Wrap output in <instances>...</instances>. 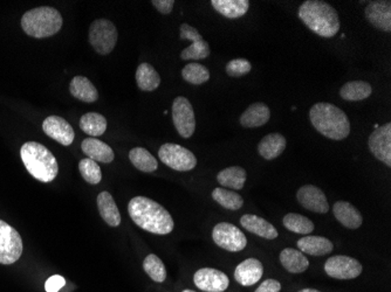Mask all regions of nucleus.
<instances>
[{"mask_svg":"<svg viewBox=\"0 0 391 292\" xmlns=\"http://www.w3.org/2000/svg\"><path fill=\"white\" fill-rule=\"evenodd\" d=\"M214 243L231 253H238L245 249L247 239L241 229L229 222H221L212 230Z\"/></svg>","mask_w":391,"mask_h":292,"instance_id":"1a4fd4ad","label":"nucleus"},{"mask_svg":"<svg viewBox=\"0 0 391 292\" xmlns=\"http://www.w3.org/2000/svg\"><path fill=\"white\" fill-rule=\"evenodd\" d=\"M297 199L304 208L314 213L326 214L329 210L328 200L322 191L313 185H304L299 188Z\"/></svg>","mask_w":391,"mask_h":292,"instance_id":"2eb2a0df","label":"nucleus"},{"mask_svg":"<svg viewBox=\"0 0 391 292\" xmlns=\"http://www.w3.org/2000/svg\"><path fill=\"white\" fill-rule=\"evenodd\" d=\"M372 94V88L366 81H350L342 86L340 89V96L344 101H362Z\"/></svg>","mask_w":391,"mask_h":292,"instance_id":"7c9ffc66","label":"nucleus"},{"mask_svg":"<svg viewBox=\"0 0 391 292\" xmlns=\"http://www.w3.org/2000/svg\"><path fill=\"white\" fill-rule=\"evenodd\" d=\"M212 197L219 205L230 210H241L244 205V199L241 195L234 191H227L225 188H214L212 191Z\"/></svg>","mask_w":391,"mask_h":292,"instance_id":"f704fd0d","label":"nucleus"},{"mask_svg":"<svg viewBox=\"0 0 391 292\" xmlns=\"http://www.w3.org/2000/svg\"><path fill=\"white\" fill-rule=\"evenodd\" d=\"M284 228L289 229L293 233L301 234V235H309L314 230V223L309 217L300 215V214L289 213L284 215Z\"/></svg>","mask_w":391,"mask_h":292,"instance_id":"72a5a7b5","label":"nucleus"},{"mask_svg":"<svg viewBox=\"0 0 391 292\" xmlns=\"http://www.w3.org/2000/svg\"><path fill=\"white\" fill-rule=\"evenodd\" d=\"M286 138L280 134H269L261 139L258 145V152L266 160L276 159L286 149Z\"/></svg>","mask_w":391,"mask_h":292,"instance_id":"393cba45","label":"nucleus"},{"mask_svg":"<svg viewBox=\"0 0 391 292\" xmlns=\"http://www.w3.org/2000/svg\"><path fill=\"white\" fill-rule=\"evenodd\" d=\"M80 127L85 134L99 137L107 130V119L98 112H88L80 119Z\"/></svg>","mask_w":391,"mask_h":292,"instance_id":"2f4dec72","label":"nucleus"},{"mask_svg":"<svg viewBox=\"0 0 391 292\" xmlns=\"http://www.w3.org/2000/svg\"><path fill=\"white\" fill-rule=\"evenodd\" d=\"M281 291V283L278 282L277 280H272V278H269V280H264L259 287H258L257 290L254 292H280Z\"/></svg>","mask_w":391,"mask_h":292,"instance_id":"a19ab883","label":"nucleus"},{"mask_svg":"<svg viewBox=\"0 0 391 292\" xmlns=\"http://www.w3.org/2000/svg\"><path fill=\"white\" fill-rule=\"evenodd\" d=\"M63 16L59 11L48 6L33 8L21 18L24 32L36 39L54 36L63 27Z\"/></svg>","mask_w":391,"mask_h":292,"instance_id":"39448f33","label":"nucleus"},{"mask_svg":"<svg viewBox=\"0 0 391 292\" xmlns=\"http://www.w3.org/2000/svg\"><path fill=\"white\" fill-rule=\"evenodd\" d=\"M298 16L307 27L322 38H333L340 31V19L332 5L321 0H306Z\"/></svg>","mask_w":391,"mask_h":292,"instance_id":"f03ea898","label":"nucleus"},{"mask_svg":"<svg viewBox=\"0 0 391 292\" xmlns=\"http://www.w3.org/2000/svg\"><path fill=\"white\" fill-rule=\"evenodd\" d=\"M43 130L48 137L60 143L61 145H71L76 134L71 124L59 116H49L43 123Z\"/></svg>","mask_w":391,"mask_h":292,"instance_id":"dca6fc26","label":"nucleus"},{"mask_svg":"<svg viewBox=\"0 0 391 292\" xmlns=\"http://www.w3.org/2000/svg\"><path fill=\"white\" fill-rule=\"evenodd\" d=\"M299 292H321L319 290H315V289H304V290H300Z\"/></svg>","mask_w":391,"mask_h":292,"instance_id":"37998d69","label":"nucleus"},{"mask_svg":"<svg viewBox=\"0 0 391 292\" xmlns=\"http://www.w3.org/2000/svg\"><path fill=\"white\" fill-rule=\"evenodd\" d=\"M264 273V267L257 258H247L243 260L234 270V280L243 287H251L261 280Z\"/></svg>","mask_w":391,"mask_h":292,"instance_id":"a211bd4d","label":"nucleus"},{"mask_svg":"<svg viewBox=\"0 0 391 292\" xmlns=\"http://www.w3.org/2000/svg\"><path fill=\"white\" fill-rule=\"evenodd\" d=\"M158 156L164 165L169 166L178 172L194 170L197 165V158L184 146L166 143L159 147Z\"/></svg>","mask_w":391,"mask_h":292,"instance_id":"0eeeda50","label":"nucleus"},{"mask_svg":"<svg viewBox=\"0 0 391 292\" xmlns=\"http://www.w3.org/2000/svg\"><path fill=\"white\" fill-rule=\"evenodd\" d=\"M151 4L157 8L158 12L162 14H170L174 8L175 1L174 0H153Z\"/></svg>","mask_w":391,"mask_h":292,"instance_id":"79ce46f5","label":"nucleus"},{"mask_svg":"<svg viewBox=\"0 0 391 292\" xmlns=\"http://www.w3.org/2000/svg\"><path fill=\"white\" fill-rule=\"evenodd\" d=\"M65 284H66V280L63 276L54 275L46 280L45 290L47 292H59L60 289H63Z\"/></svg>","mask_w":391,"mask_h":292,"instance_id":"ea45409f","label":"nucleus"},{"mask_svg":"<svg viewBox=\"0 0 391 292\" xmlns=\"http://www.w3.org/2000/svg\"><path fill=\"white\" fill-rule=\"evenodd\" d=\"M182 292H196V291H194V290H189V289H188V290H184V291Z\"/></svg>","mask_w":391,"mask_h":292,"instance_id":"c03bdc74","label":"nucleus"},{"mask_svg":"<svg viewBox=\"0 0 391 292\" xmlns=\"http://www.w3.org/2000/svg\"><path fill=\"white\" fill-rule=\"evenodd\" d=\"M98 208L100 215L104 222L111 227H118L121 223V214H120L118 205L115 202L114 197L109 192H101L98 195Z\"/></svg>","mask_w":391,"mask_h":292,"instance_id":"b1692460","label":"nucleus"},{"mask_svg":"<svg viewBox=\"0 0 391 292\" xmlns=\"http://www.w3.org/2000/svg\"><path fill=\"white\" fill-rule=\"evenodd\" d=\"M241 225L243 226V228L249 230V233L266 239V240H274L279 235L274 226L266 221L265 219L252 215V214L243 215L241 219Z\"/></svg>","mask_w":391,"mask_h":292,"instance_id":"6ab92c4d","label":"nucleus"},{"mask_svg":"<svg viewBox=\"0 0 391 292\" xmlns=\"http://www.w3.org/2000/svg\"><path fill=\"white\" fill-rule=\"evenodd\" d=\"M81 149H82L83 154L94 162L109 164L115 158L114 151L111 146L93 137L85 139L81 144Z\"/></svg>","mask_w":391,"mask_h":292,"instance_id":"aec40b11","label":"nucleus"},{"mask_svg":"<svg viewBox=\"0 0 391 292\" xmlns=\"http://www.w3.org/2000/svg\"><path fill=\"white\" fill-rule=\"evenodd\" d=\"M362 270L364 268L359 260L346 255L329 257L324 265L326 273L336 280H353L360 276Z\"/></svg>","mask_w":391,"mask_h":292,"instance_id":"9b49d317","label":"nucleus"},{"mask_svg":"<svg viewBox=\"0 0 391 292\" xmlns=\"http://www.w3.org/2000/svg\"><path fill=\"white\" fill-rule=\"evenodd\" d=\"M71 96L86 103H94L99 99V93L94 84L85 76H76L69 84Z\"/></svg>","mask_w":391,"mask_h":292,"instance_id":"a878e982","label":"nucleus"},{"mask_svg":"<svg viewBox=\"0 0 391 292\" xmlns=\"http://www.w3.org/2000/svg\"><path fill=\"white\" fill-rule=\"evenodd\" d=\"M172 121L178 134L183 138H190L196 130V117L192 104L189 99L178 96L172 103Z\"/></svg>","mask_w":391,"mask_h":292,"instance_id":"9d476101","label":"nucleus"},{"mask_svg":"<svg viewBox=\"0 0 391 292\" xmlns=\"http://www.w3.org/2000/svg\"><path fill=\"white\" fill-rule=\"evenodd\" d=\"M129 159H131V164L141 172L151 173L157 170V160L149 151L143 147H134L129 152Z\"/></svg>","mask_w":391,"mask_h":292,"instance_id":"473e14b6","label":"nucleus"},{"mask_svg":"<svg viewBox=\"0 0 391 292\" xmlns=\"http://www.w3.org/2000/svg\"><path fill=\"white\" fill-rule=\"evenodd\" d=\"M366 18L368 21L383 32L391 31V3L390 1H372L366 8Z\"/></svg>","mask_w":391,"mask_h":292,"instance_id":"f3484780","label":"nucleus"},{"mask_svg":"<svg viewBox=\"0 0 391 292\" xmlns=\"http://www.w3.org/2000/svg\"><path fill=\"white\" fill-rule=\"evenodd\" d=\"M137 87L143 91H154L161 84V76L150 64H139L136 71Z\"/></svg>","mask_w":391,"mask_h":292,"instance_id":"c756f323","label":"nucleus"},{"mask_svg":"<svg viewBox=\"0 0 391 292\" xmlns=\"http://www.w3.org/2000/svg\"><path fill=\"white\" fill-rule=\"evenodd\" d=\"M271 119V110L265 103H253L241 116V124L244 127H258L265 125Z\"/></svg>","mask_w":391,"mask_h":292,"instance_id":"5701e85b","label":"nucleus"},{"mask_svg":"<svg viewBox=\"0 0 391 292\" xmlns=\"http://www.w3.org/2000/svg\"><path fill=\"white\" fill-rule=\"evenodd\" d=\"M252 69V64L249 60L234 59L226 64L225 71L227 75L231 77H241L249 74Z\"/></svg>","mask_w":391,"mask_h":292,"instance_id":"58836bf2","label":"nucleus"},{"mask_svg":"<svg viewBox=\"0 0 391 292\" xmlns=\"http://www.w3.org/2000/svg\"><path fill=\"white\" fill-rule=\"evenodd\" d=\"M194 282L198 289L205 292H224L230 284L229 277L214 268L199 269L194 273Z\"/></svg>","mask_w":391,"mask_h":292,"instance_id":"4468645a","label":"nucleus"},{"mask_svg":"<svg viewBox=\"0 0 391 292\" xmlns=\"http://www.w3.org/2000/svg\"><path fill=\"white\" fill-rule=\"evenodd\" d=\"M211 5L219 14L229 19L245 16L249 8V0H212Z\"/></svg>","mask_w":391,"mask_h":292,"instance_id":"bb28decb","label":"nucleus"},{"mask_svg":"<svg viewBox=\"0 0 391 292\" xmlns=\"http://www.w3.org/2000/svg\"><path fill=\"white\" fill-rule=\"evenodd\" d=\"M80 173L85 182L91 185H98L102 180V172L99 164L89 158H85L79 162Z\"/></svg>","mask_w":391,"mask_h":292,"instance_id":"4c0bfd02","label":"nucleus"},{"mask_svg":"<svg viewBox=\"0 0 391 292\" xmlns=\"http://www.w3.org/2000/svg\"><path fill=\"white\" fill-rule=\"evenodd\" d=\"M298 247L301 253L307 254L311 256L321 257L332 253L334 245L332 241H329L327 237L324 236H307L301 237L298 241Z\"/></svg>","mask_w":391,"mask_h":292,"instance_id":"4be33fe9","label":"nucleus"},{"mask_svg":"<svg viewBox=\"0 0 391 292\" xmlns=\"http://www.w3.org/2000/svg\"><path fill=\"white\" fill-rule=\"evenodd\" d=\"M128 213L139 228L157 235H166L174 230L170 213L149 197H135L128 204Z\"/></svg>","mask_w":391,"mask_h":292,"instance_id":"f257e3e1","label":"nucleus"},{"mask_svg":"<svg viewBox=\"0 0 391 292\" xmlns=\"http://www.w3.org/2000/svg\"><path fill=\"white\" fill-rule=\"evenodd\" d=\"M20 156L28 173L38 182H51L56 178L59 165L54 154L46 146L36 142L25 143Z\"/></svg>","mask_w":391,"mask_h":292,"instance_id":"20e7f679","label":"nucleus"},{"mask_svg":"<svg viewBox=\"0 0 391 292\" xmlns=\"http://www.w3.org/2000/svg\"><path fill=\"white\" fill-rule=\"evenodd\" d=\"M334 217L337 219V221L346 228L357 229L360 228L364 217L361 215L359 210L356 207L347 202H337L334 204L333 207Z\"/></svg>","mask_w":391,"mask_h":292,"instance_id":"412c9836","label":"nucleus"},{"mask_svg":"<svg viewBox=\"0 0 391 292\" xmlns=\"http://www.w3.org/2000/svg\"><path fill=\"white\" fill-rule=\"evenodd\" d=\"M369 150L379 162H384L388 167L391 166V124L377 127L368 141Z\"/></svg>","mask_w":391,"mask_h":292,"instance_id":"ddd939ff","label":"nucleus"},{"mask_svg":"<svg viewBox=\"0 0 391 292\" xmlns=\"http://www.w3.org/2000/svg\"><path fill=\"white\" fill-rule=\"evenodd\" d=\"M217 182L224 188L243 190L246 182V171L241 166H231V167L221 170L218 173Z\"/></svg>","mask_w":391,"mask_h":292,"instance_id":"c85d7f7f","label":"nucleus"},{"mask_svg":"<svg viewBox=\"0 0 391 292\" xmlns=\"http://www.w3.org/2000/svg\"><path fill=\"white\" fill-rule=\"evenodd\" d=\"M313 127L333 141H342L350 134V122L340 108L331 103H316L309 110Z\"/></svg>","mask_w":391,"mask_h":292,"instance_id":"7ed1b4c3","label":"nucleus"},{"mask_svg":"<svg viewBox=\"0 0 391 292\" xmlns=\"http://www.w3.org/2000/svg\"><path fill=\"white\" fill-rule=\"evenodd\" d=\"M182 76L186 82L194 84V86H199V84H203V83L209 81L210 71L203 64L191 62L183 68Z\"/></svg>","mask_w":391,"mask_h":292,"instance_id":"e433bc0d","label":"nucleus"},{"mask_svg":"<svg viewBox=\"0 0 391 292\" xmlns=\"http://www.w3.org/2000/svg\"><path fill=\"white\" fill-rule=\"evenodd\" d=\"M181 39L189 40L192 44L189 47L184 48L181 53L182 60H203L210 56V46L208 41L203 39L201 33L196 28L188 24L181 25L179 27Z\"/></svg>","mask_w":391,"mask_h":292,"instance_id":"f8f14e48","label":"nucleus"},{"mask_svg":"<svg viewBox=\"0 0 391 292\" xmlns=\"http://www.w3.org/2000/svg\"><path fill=\"white\" fill-rule=\"evenodd\" d=\"M23 240L16 228L0 220V265L16 263L23 254Z\"/></svg>","mask_w":391,"mask_h":292,"instance_id":"6e6552de","label":"nucleus"},{"mask_svg":"<svg viewBox=\"0 0 391 292\" xmlns=\"http://www.w3.org/2000/svg\"><path fill=\"white\" fill-rule=\"evenodd\" d=\"M280 262L289 273H301L309 267V260L300 250L294 248H284L280 254Z\"/></svg>","mask_w":391,"mask_h":292,"instance_id":"cd10ccee","label":"nucleus"},{"mask_svg":"<svg viewBox=\"0 0 391 292\" xmlns=\"http://www.w3.org/2000/svg\"><path fill=\"white\" fill-rule=\"evenodd\" d=\"M143 269L146 275L150 277L151 280L157 283H163L166 278V265L163 263L159 257L154 254H150L143 260Z\"/></svg>","mask_w":391,"mask_h":292,"instance_id":"c9c22d12","label":"nucleus"},{"mask_svg":"<svg viewBox=\"0 0 391 292\" xmlns=\"http://www.w3.org/2000/svg\"><path fill=\"white\" fill-rule=\"evenodd\" d=\"M119 33L115 25L107 19L95 20L89 28V42L101 56H108L118 42Z\"/></svg>","mask_w":391,"mask_h":292,"instance_id":"423d86ee","label":"nucleus"}]
</instances>
